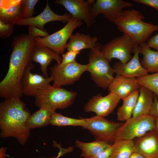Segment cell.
Returning <instances> with one entry per match:
<instances>
[{
	"instance_id": "obj_30",
	"label": "cell",
	"mask_w": 158,
	"mask_h": 158,
	"mask_svg": "<svg viewBox=\"0 0 158 158\" xmlns=\"http://www.w3.org/2000/svg\"><path fill=\"white\" fill-rule=\"evenodd\" d=\"M38 0H23L24 19L32 17L35 6Z\"/></svg>"
},
{
	"instance_id": "obj_24",
	"label": "cell",
	"mask_w": 158,
	"mask_h": 158,
	"mask_svg": "<svg viewBox=\"0 0 158 158\" xmlns=\"http://www.w3.org/2000/svg\"><path fill=\"white\" fill-rule=\"evenodd\" d=\"M139 94V90H137L122 100V105L118 109V121H126L132 117Z\"/></svg>"
},
{
	"instance_id": "obj_20",
	"label": "cell",
	"mask_w": 158,
	"mask_h": 158,
	"mask_svg": "<svg viewBox=\"0 0 158 158\" xmlns=\"http://www.w3.org/2000/svg\"><path fill=\"white\" fill-rule=\"evenodd\" d=\"M98 40L97 37L95 36H91L84 33L76 32L71 37L66 48L68 51L78 52L85 49H90L96 46Z\"/></svg>"
},
{
	"instance_id": "obj_33",
	"label": "cell",
	"mask_w": 158,
	"mask_h": 158,
	"mask_svg": "<svg viewBox=\"0 0 158 158\" xmlns=\"http://www.w3.org/2000/svg\"><path fill=\"white\" fill-rule=\"evenodd\" d=\"M28 29V34L34 38L41 36L45 37L49 35L46 31L43 30L34 26H29Z\"/></svg>"
},
{
	"instance_id": "obj_25",
	"label": "cell",
	"mask_w": 158,
	"mask_h": 158,
	"mask_svg": "<svg viewBox=\"0 0 158 158\" xmlns=\"http://www.w3.org/2000/svg\"><path fill=\"white\" fill-rule=\"evenodd\" d=\"M76 146L81 151V157L95 155L107 148L111 144L102 140H96L91 142H84L79 140L75 141Z\"/></svg>"
},
{
	"instance_id": "obj_6",
	"label": "cell",
	"mask_w": 158,
	"mask_h": 158,
	"mask_svg": "<svg viewBox=\"0 0 158 158\" xmlns=\"http://www.w3.org/2000/svg\"><path fill=\"white\" fill-rule=\"evenodd\" d=\"M156 119L150 114L131 117L118 129L116 140H133L155 130Z\"/></svg>"
},
{
	"instance_id": "obj_2",
	"label": "cell",
	"mask_w": 158,
	"mask_h": 158,
	"mask_svg": "<svg viewBox=\"0 0 158 158\" xmlns=\"http://www.w3.org/2000/svg\"><path fill=\"white\" fill-rule=\"evenodd\" d=\"M30 115L26 104L20 98L4 99L0 104L1 137L13 138L20 145H25L30 134L26 124Z\"/></svg>"
},
{
	"instance_id": "obj_31",
	"label": "cell",
	"mask_w": 158,
	"mask_h": 158,
	"mask_svg": "<svg viewBox=\"0 0 158 158\" xmlns=\"http://www.w3.org/2000/svg\"><path fill=\"white\" fill-rule=\"evenodd\" d=\"M14 26L0 20V38H5L11 35L13 32Z\"/></svg>"
},
{
	"instance_id": "obj_14",
	"label": "cell",
	"mask_w": 158,
	"mask_h": 158,
	"mask_svg": "<svg viewBox=\"0 0 158 158\" xmlns=\"http://www.w3.org/2000/svg\"><path fill=\"white\" fill-rule=\"evenodd\" d=\"M32 62L26 68L21 82V88L23 95L27 96L35 97L40 90L49 85L52 81L51 76L48 78L36 73H33L31 71L34 69Z\"/></svg>"
},
{
	"instance_id": "obj_13",
	"label": "cell",
	"mask_w": 158,
	"mask_h": 158,
	"mask_svg": "<svg viewBox=\"0 0 158 158\" xmlns=\"http://www.w3.org/2000/svg\"><path fill=\"white\" fill-rule=\"evenodd\" d=\"M120 98L112 92L103 97L99 94L90 99L84 107L85 112H92L105 117L111 114L117 106Z\"/></svg>"
},
{
	"instance_id": "obj_42",
	"label": "cell",
	"mask_w": 158,
	"mask_h": 158,
	"mask_svg": "<svg viewBox=\"0 0 158 158\" xmlns=\"http://www.w3.org/2000/svg\"><path fill=\"white\" fill-rule=\"evenodd\" d=\"M156 128L155 130L158 135V120L156 119Z\"/></svg>"
},
{
	"instance_id": "obj_18",
	"label": "cell",
	"mask_w": 158,
	"mask_h": 158,
	"mask_svg": "<svg viewBox=\"0 0 158 158\" xmlns=\"http://www.w3.org/2000/svg\"><path fill=\"white\" fill-rule=\"evenodd\" d=\"M55 60L57 64H60L62 58L59 54L47 47L36 44L32 56V60L40 65V69L43 76L48 78L47 68L53 60Z\"/></svg>"
},
{
	"instance_id": "obj_1",
	"label": "cell",
	"mask_w": 158,
	"mask_h": 158,
	"mask_svg": "<svg viewBox=\"0 0 158 158\" xmlns=\"http://www.w3.org/2000/svg\"><path fill=\"white\" fill-rule=\"evenodd\" d=\"M35 44V38L29 34L13 38L8 70L0 83L1 98H21L22 97L21 79L26 68L32 62V56Z\"/></svg>"
},
{
	"instance_id": "obj_4",
	"label": "cell",
	"mask_w": 158,
	"mask_h": 158,
	"mask_svg": "<svg viewBox=\"0 0 158 158\" xmlns=\"http://www.w3.org/2000/svg\"><path fill=\"white\" fill-rule=\"evenodd\" d=\"M102 47L100 43L97 42L93 48L90 49L88 71L90 73L91 79L98 86L106 89L113 80L115 72L102 54Z\"/></svg>"
},
{
	"instance_id": "obj_38",
	"label": "cell",
	"mask_w": 158,
	"mask_h": 158,
	"mask_svg": "<svg viewBox=\"0 0 158 158\" xmlns=\"http://www.w3.org/2000/svg\"><path fill=\"white\" fill-rule=\"evenodd\" d=\"M53 146L54 147H58L59 149L58 155L56 158H59L63 155L68 152H71L73 150V147L72 146H70L66 148H63L60 144H57L54 140L53 141Z\"/></svg>"
},
{
	"instance_id": "obj_29",
	"label": "cell",
	"mask_w": 158,
	"mask_h": 158,
	"mask_svg": "<svg viewBox=\"0 0 158 158\" xmlns=\"http://www.w3.org/2000/svg\"><path fill=\"white\" fill-rule=\"evenodd\" d=\"M136 82L140 86L149 89L158 97V73L147 74L136 78Z\"/></svg>"
},
{
	"instance_id": "obj_41",
	"label": "cell",
	"mask_w": 158,
	"mask_h": 158,
	"mask_svg": "<svg viewBox=\"0 0 158 158\" xmlns=\"http://www.w3.org/2000/svg\"><path fill=\"white\" fill-rule=\"evenodd\" d=\"M129 158H147L142 155L137 153L134 152L131 154Z\"/></svg>"
},
{
	"instance_id": "obj_26",
	"label": "cell",
	"mask_w": 158,
	"mask_h": 158,
	"mask_svg": "<svg viewBox=\"0 0 158 158\" xmlns=\"http://www.w3.org/2000/svg\"><path fill=\"white\" fill-rule=\"evenodd\" d=\"M23 9V0L18 4L9 8L0 9V20L7 24L17 25L24 19Z\"/></svg>"
},
{
	"instance_id": "obj_10",
	"label": "cell",
	"mask_w": 158,
	"mask_h": 158,
	"mask_svg": "<svg viewBox=\"0 0 158 158\" xmlns=\"http://www.w3.org/2000/svg\"><path fill=\"white\" fill-rule=\"evenodd\" d=\"M50 69L53 85L61 87L71 84L78 80L83 73L88 71V65L80 64L75 61L64 65L55 64Z\"/></svg>"
},
{
	"instance_id": "obj_17",
	"label": "cell",
	"mask_w": 158,
	"mask_h": 158,
	"mask_svg": "<svg viewBox=\"0 0 158 158\" xmlns=\"http://www.w3.org/2000/svg\"><path fill=\"white\" fill-rule=\"evenodd\" d=\"M133 141L134 152L147 158H158V135L155 130L148 132Z\"/></svg>"
},
{
	"instance_id": "obj_19",
	"label": "cell",
	"mask_w": 158,
	"mask_h": 158,
	"mask_svg": "<svg viewBox=\"0 0 158 158\" xmlns=\"http://www.w3.org/2000/svg\"><path fill=\"white\" fill-rule=\"evenodd\" d=\"M135 79L116 75L109 86L108 90L114 93L123 100L139 90L140 86L136 82Z\"/></svg>"
},
{
	"instance_id": "obj_3",
	"label": "cell",
	"mask_w": 158,
	"mask_h": 158,
	"mask_svg": "<svg viewBox=\"0 0 158 158\" xmlns=\"http://www.w3.org/2000/svg\"><path fill=\"white\" fill-rule=\"evenodd\" d=\"M144 18L139 11L124 10L113 23L124 35L139 45L146 42L154 32L158 30V25L145 22L143 20Z\"/></svg>"
},
{
	"instance_id": "obj_28",
	"label": "cell",
	"mask_w": 158,
	"mask_h": 158,
	"mask_svg": "<svg viewBox=\"0 0 158 158\" xmlns=\"http://www.w3.org/2000/svg\"><path fill=\"white\" fill-rule=\"evenodd\" d=\"M83 118L75 119L63 116L55 111L52 114L50 120V124L57 126H80L82 127L85 124Z\"/></svg>"
},
{
	"instance_id": "obj_23",
	"label": "cell",
	"mask_w": 158,
	"mask_h": 158,
	"mask_svg": "<svg viewBox=\"0 0 158 158\" xmlns=\"http://www.w3.org/2000/svg\"><path fill=\"white\" fill-rule=\"evenodd\" d=\"M140 53L143 55L141 63L148 72L158 73V51L152 50L146 42L139 45Z\"/></svg>"
},
{
	"instance_id": "obj_35",
	"label": "cell",
	"mask_w": 158,
	"mask_h": 158,
	"mask_svg": "<svg viewBox=\"0 0 158 158\" xmlns=\"http://www.w3.org/2000/svg\"><path fill=\"white\" fill-rule=\"evenodd\" d=\"M112 148V144H111L107 148L95 155L83 158H109Z\"/></svg>"
},
{
	"instance_id": "obj_15",
	"label": "cell",
	"mask_w": 158,
	"mask_h": 158,
	"mask_svg": "<svg viewBox=\"0 0 158 158\" xmlns=\"http://www.w3.org/2000/svg\"><path fill=\"white\" fill-rule=\"evenodd\" d=\"M133 52L134 55L128 62L122 63L116 62L114 64L113 68L116 75L129 78H139L148 74V72L142 66L139 59L140 53L139 45L135 44Z\"/></svg>"
},
{
	"instance_id": "obj_39",
	"label": "cell",
	"mask_w": 158,
	"mask_h": 158,
	"mask_svg": "<svg viewBox=\"0 0 158 158\" xmlns=\"http://www.w3.org/2000/svg\"><path fill=\"white\" fill-rule=\"evenodd\" d=\"M148 47L158 51V33L149 39L147 42Z\"/></svg>"
},
{
	"instance_id": "obj_5",
	"label": "cell",
	"mask_w": 158,
	"mask_h": 158,
	"mask_svg": "<svg viewBox=\"0 0 158 158\" xmlns=\"http://www.w3.org/2000/svg\"><path fill=\"white\" fill-rule=\"evenodd\" d=\"M77 93L50 84L40 90L35 97V104L39 108L44 106L55 110L68 107L73 102Z\"/></svg>"
},
{
	"instance_id": "obj_21",
	"label": "cell",
	"mask_w": 158,
	"mask_h": 158,
	"mask_svg": "<svg viewBox=\"0 0 158 158\" xmlns=\"http://www.w3.org/2000/svg\"><path fill=\"white\" fill-rule=\"evenodd\" d=\"M55 110L44 106L31 114L27 120L26 126L30 130L47 126L50 124V120Z\"/></svg>"
},
{
	"instance_id": "obj_7",
	"label": "cell",
	"mask_w": 158,
	"mask_h": 158,
	"mask_svg": "<svg viewBox=\"0 0 158 158\" xmlns=\"http://www.w3.org/2000/svg\"><path fill=\"white\" fill-rule=\"evenodd\" d=\"M84 119L85 123L82 128L89 130L96 140L104 141L110 144L116 140L118 130L123 124L97 115Z\"/></svg>"
},
{
	"instance_id": "obj_27",
	"label": "cell",
	"mask_w": 158,
	"mask_h": 158,
	"mask_svg": "<svg viewBox=\"0 0 158 158\" xmlns=\"http://www.w3.org/2000/svg\"><path fill=\"white\" fill-rule=\"evenodd\" d=\"M133 140H116L112 144L109 158H129L134 152Z\"/></svg>"
},
{
	"instance_id": "obj_16",
	"label": "cell",
	"mask_w": 158,
	"mask_h": 158,
	"mask_svg": "<svg viewBox=\"0 0 158 158\" xmlns=\"http://www.w3.org/2000/svg\"><path fill=\"white\" fill-rule=\"evenodd\" d=\"M72 17L71 15L66 13L62 15L56 14L50 9L47 1L45 8L40 14L34 17L23 19L17 25L34 26L43 30L46 31L44 26L47 23L53 21L68 22Z\"/></svg>"
},
{
	"instance_id": "obj_36",
	"label": "cell",
	"mask_w": 158,
	"mask_h": 158,
	"mask_svg": "<svg viewBox=\"0 0 158 158\" xmlns=\"http://www.w3.org/2000/svg\"><path fill=\"white\" fill-rule=\"evenodd\" d=\"M149 114L158 120V100L157 96L154 95L153 103Z\"/></svg>"
},
{
	"instance_id": "obj_40",
	"label": "cell",
	"mask_w": 158,
	"mask_h": 158,
	"mask_svg": "<svg viewBox=\"0 0 158 158\" xmlns=\"http://www.w3.org/2000/svg\"><path fill=\"white\" fill-rule=\"evenodd\" d=\"M6 147H2L0 149V158H6Z\"/></svg>"
},
{
	"instance_id": "obj_12",
	"label": "cell",
	"mask_w": 158,
	"mask_h": 158,
	"mask_svg": "<svg viewBox=\"0 0 158 158\" xmlns=\"http://www.w3.org/2000/svg\"><path fill=\"white\" fill-rule=\"evenodd\" d=\"M133 6L132 3L122 0H97L91 6V12L95 18L102 14L113 23L125 8Z\"/></svg>"
},
{
	"instance_id": "obj_11",
	"label": "cell",
	"mask_w": 158,
	"mask_h": 158,
	"mask_svg": "<svg viewBox=\"0 0 158 158\" xmlns=\"http://www.w3.org/2000/svg\"><path fill=\"white\" fill-rule=\"evenodd\" d=\"M63 6L72 17L83 21L88 28L92 27L95 23V19L91 12V6L95 0H56L54 1Z\"/></svg>"
},
{
	"instance_id": "obj_32",
	"label": "cell",
	"mask_w": 158,
	"mask_h": 158,
	"mask_svg": "<svg viewBox=\"0 0 158 158\" xmlns=\"http://www.w3.org/2000/svg\"><path fill=\"white\" fill-rule=\"evenodd\" d=\"M80 53V52L69 50L64 54H62V61L59 64L64 65L75 61L77 56Z\"/></svg>"
},
{
	"instance_id": "obj_8",
	"label": "cell",
	"mask_w": 158,
	"mask_h": 158,
	"mask_svg": "<svg viewBox=\"0 0 158 158\" xmlns=\"http://www.w3.org/2000/svg\"><path fill=\"white\" fill-rule=\"evenodd\" d=\"M81 20L72 17L66 24L59 31L49 36L35 38L36 44L48 47L59 54H63L67 42L75 29L81 26Z\"/></svg>"
},
{
	"instance_id": "obj_9",
	"label": "cell",
	"mask_w": 158,
	"mask_h": 158,
	"mask_svg": "<svg viewBox=\"0 0 158 158\" xmlns=\"http://www.w3.org/2000/svg\"><path fill=\"white\" fill-rule=\"evenodd\" d=\"M135 44L130 38L123 34L102 46V51L109 62L112 59L115 58L125 63L132 58L131 53Z\"/></svg>"
},
{
	"instance_id": "obj_22",
	"label": "cell",
	"mask_w": 158,
	"mask_h": 158,
	"mask_svg": "<svg viewBox=\"0 0 158 158\" xmlns=\"http://www.w3.org/2000/svg\"><path fill=\"white\" fill-rule=\"evenodd\" d=\"M139 95L132 117L149 114L153 101L154 95L151 90L142 86H140Z\"/></svg>"
},
{
	"instance_id": "obj_34",
	"label": "cell",
	"mask_w": 158,
	"mask_h": 158,
	"mask_svg": "<svg viewBox=\"0 0 158 158\" xmlns=\"http://www.w3.org/2000/svg\"><path fill=\"white\" fill-rule=\"evenodd\" d=\"M22 0H0V9H6L20 3Z\"/></svg>"
},
{
	"instance_id": "obj_37",
	"label": "cell",
	"mask_w": 158,
	"mask_h": 158,
	"mask_svg": "<svg viewBox=\"0 0 158 158\" xmlns=\"http://www.w3.org/2000/svg\"><path fill=\"white\" fill-rule=\"evenodd\" d=\"M133 1L152 7L158 11V0H134Z\"/></svg>"
}]
</instances>
